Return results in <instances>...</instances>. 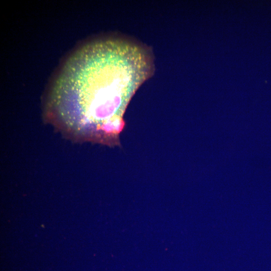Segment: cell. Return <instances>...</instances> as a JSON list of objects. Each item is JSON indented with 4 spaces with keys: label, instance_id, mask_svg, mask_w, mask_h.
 Instances as JSON below:
<instances>
[{
    "label": "cell",
    "instance_id": "1",
    "mask_svg": "<svg viewBox=\"0 0 271 271\" xmlns=\"http://www.w3.org/2000/svg\"><path fill=\"white\" fill-rule=\"evenodd\" d=\"M151 52L126 38L94 41L65 66L53 90L51 107L66 128L107 131L138 87L153 73Z\"/></svg>",
    "mask_w": 271,
    "mask_h": 271
}]
</instances>
